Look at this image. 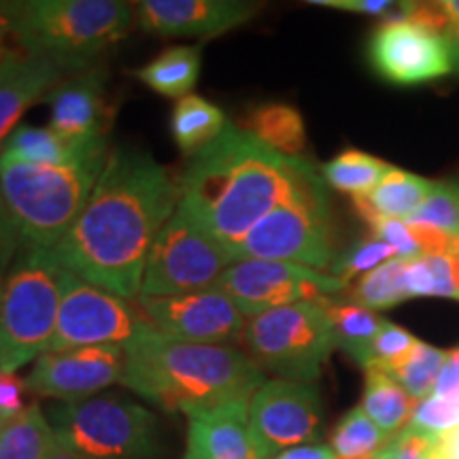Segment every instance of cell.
I'll return each mask as SVG.
<instances>
[{
	"instance_id": "cell-1",
	"label": "cell",
	"mask_w": 459,
	"mask_h": 459,
	"mask_svg": "<svg viewBox=\"0 0 459 459\" xmlns=\"http://www.w3.org/2000/svg\"><path fill=\"white\" fill-rule=\"evenodd\" d=\"M179 181L152 153L115 147L71 230L51 247L62 271L136 300L147 255L179 204Z\"/></svg>"
},
{
	"instance_id": "cell-2",
	"label": "cell",
	"mask_w": 459,
	"mask_h": 459,
	"mask_svg": "<svg viewBox=\"0 0 459 459\" xmlns=\"http://www.w3.org/2000/svg\"><path fill=\"white\" fill-rule=\"evenodd\" d=\"M311 166L281 156L240 126L228 124L211 145L189 158L179 179V204L234 254Z\"/></svg>"
},
{
	"instance_id": "cell-3",
	"label": "cell",
	"mask_w": 459,
	"mask_h": 459,
	"mask_svg": "<svg viewBox=\"0 0 459 459\" xmlns=\"http://www.w3.org/2000/svg\"><path fill=\"white\" fill-rule=\"evenodd\" d=\"M266 381L260 366L230 344L175 341L153 325L124 344L119 383L166 412L187 417L230 402H249Z\"/></svg>"
},
{
	"instance_id": "cell-4",
	"label": "cell",
	"mask_w": 459,
	"mask_h": 459,
	"mask_svg": "<svg viewBox=\"0 0 459 459\" xmlns=\"http://www.w3.org/2000/svg\"><path fill=\"white\" fill-rule=\"evenodd\" d=\"M111 147H100L65 166L28 164L0 153V192L22 245L51 249L88 203L99 183Z\"/></svg>"
},
{
	"instance_id": "cell-5",
	"label": "cell",
	"mask_w": 459,
	"mask_h": 459,
	"mask_svg": "<svg viewBox=\"0 0 459 459\" xmlns=\"http://www.w3.org/2000/svg\"><path fill=\"white\" fill-rule=\"evenodd\" d=\"M30 54L66 73L96 66L132 30L136 9L122 0H22L4 3Z\"/></svg>"
},
{
	"instance_id": "cell-6",
	"label": "cell",
	"mask_w": 459,
	"mask_h": 459,
	"mask_svg": "<svg viewBox=\"0 0 459 459\" xmlns=\"http://www.w3.org/2000/svg\"><path fill=\"white\" fill-rule=\"evenodd\" d=\"M62 273L48 249L24 247L0 279V372L15 375L48 351L60 308Z\"/></svg>"
},
{
	"instance_id": "cell-7",
	"label": "cell",
	"mask_w": 459,
	"mask_h": 459,
	"mask_svg": "<svg viewBox=\"0 0 459 459\" xmlns=\"http://www.w3.org/2000/svg\"><path fill=\"white\" fill-rule=\"evenodd\" d=\"M240 260H271L325 271L334 262L332 211L325 181L315 166L296 183L283 203L257 221L234 249Z\"/></svg>"
},
{
	"instance_id": "cell-8",
	"label": "cell",
	"mask_w": 459,
	"mask_h": 459,
	"mask_svg": "<svg viewBox=\"0 0 459 459\" xmlns=\"http://www.w3.org/2000/svg\"><path fill=\"white\" fill-rule=\"evenodd\" d=\"M56 440L94 459H158L164 455L160 419L141 402L105 394L51 409Z\"/></svg>"
},
{
	"instance_id": "cell-9",
	"label": "cell",
	"mask_w": 459,
	"mask_h": 459,
	"mask_svg": "<svg viewBox=\"0 0 459 459\" xmlns=\"http://www.w3.org/2000/svg\"><path fill=\"white\" fill-rule=\"evenodd\" d=\"M247 355L277 378L315 383L336 349L324 302H298L245 319Z\"/></svg>"
},
{
	"instance_id": "cell-10",
	"label": "cell",
	"mask_w": 459,
	"mask_h": 459,
	"mask_svg": "<svg viewBox=\"0 0 459 459\" xmlns=\"http://www.w3.org/2000/svg\"><path fill=\"white\" fill-rule=\"evenodd\" d=\"M232 264L226 247L211 237L187 209L177 204L149 251L139 296L164 298L209 290Z\"/></svg>"
},
{
	"instance_id": "cell-11",
	"label": "cell",
	"mask_w": 459,
	"mask_h": 459,
	"mask_svg": "<svg viewBox=\"0 0 459 459\" xmlns=\"http://www.w3.org/2000/svg\"><path fill=\"white\" fill-rule=\"evenodd\" d=\"M147 325L152 324L143 317L134 300L115 296L65 271L56 332L48 351L124 347Z\"/></svg>"
},
{
	"instance_id": "cell-12",
	"label": "cell",
	"mask_w": 459,
	"mask_h": 459,
	"mask_svg": "<svg viewBox=\"0 0 459 459\" xmlns=\"http://www.w3.org/2000/svg\"><path fill=\"white\" fill-rule=\"evenodd\" d=\"M213 287L237 304L245 317H254L298 302H324L344 291L347 283L298 264L240 260L228 266Z\"/></svg>"
},
{
	"instance_id": "cell-13",
	"label": "cell",
	"mask_w": 459,
	"mask_h": 459,
	"mask_svg": "<svg viewBox=\"0 0 459 459\" xmlns=\"http://www.w3.org/2000/svg\"><path fill=\"white\" fill-rule=\"evenodd\" d=\"M324 423L315 383L271 378L249 400V428L264 459L317 440Z\"/></svg>"
},
{
	"instance_id": "cell-14",
	"label": "cell",
	"mask_w": 459,
	"mask_h": 459,
	"mask_svg": "<svg viewBox=\"0 0 459 459\" xmlns=\"http://www.w3.org/2000/svg\"><path fill=\"white\" fill-rule=\"evenodd\" d=\"M370 66L389 83L415 85L455 71V57L445 37L406 15L387 20L372 32Z\"/></svg>"
},
{
	"instance_id": "cell-15",
	"label": "cell",
	"mask_w": 459,
	"mask_h": 459,
	"mask_svg": "<svg viewBox=\"0 0 459 459\" xmlns=\"http://www.w3.org/2000/svg\"><path fill=\"white\" fill-rule=\"evenodd\" d=\"M136 307L160 334L183 342L226 344L240 341L245 315L215 287L192 294L136 298Z\"/></svg>"
},
{
	"instance_id": "cell-16",
	"label": "cell",
	"mask_w": 459,
	"mask_h": 459,
	"mask_svg": "<svg viewBox=\"0 0 459 459\" xmlns=\"http://www.w3.org/2000/svg\"><path fill=\"white\" fill-rule=\"evenodd\" d=\"M124 372V347H83L45 351L34 361L26 389L39 398L79 402L99 395Z\"/></svg>"
},
{
	"instance_id": "cell-17",
	"label": "cell",
	"mask_w": 459,
	"mask_h": 459,
	"mask_svg": "<svg viewBox=\"0 0 459 459\" xmlns=\"http://www.w3.org/2000/svg\"><path fill=\"white\" fill-rule=\"evenodd\" d=\"M260 3L245 0H143L136 24L158 37H220L254 20Z\"/></svg>"
},
{
	"instance_id": "cell-18",
	"label": "cell",
	"mask_w": 459,
	"mask_h": 459,
	"mask_svg": "<svg viewBox=\"0 0 459 459\" xmlns=\"http://www.w3.org/2000/svg\"><path fill=\"white\" fill-rule=\"evenodd\" d=\"M49 128L77 145L105 143L113 122V108L107 99L105 68L91 66L74 73L49 94Z\"/></svg>"
},
{
	"instance_id": "cell-19",
	"label": "cell",
	"mask_w": 459,
	"mask_h": 459,
	"mask_svg": "<svg viewBox=\"0 0 459 459\" xmlns=\"http://www.w3.org/2000/svg\"><path fill=\"white\" fill-rule=\"evenodd\" d=\"M183 459H264L251 436L249 402L189 412Z\"/></svg>"
},
{
	"instance_id": "cell-20",
	"label": "cell",
	"mask_w": 459,
	"mask_h": 459,
	"mask_svg": "<svg viewBox=\"0 0 459 459\" xmlns=\"http://www.w3.org/2000/svg\"><path fill=\"white\" fill-rule=\"evenodd\" d=\"M65 68L48 57L28 56L0 77V152L20 126L22 115L65 82Z\"/></svg>"
},
{
	"instance_id": "cell-21",
	"label": "cell",
	"mask_w": 459,
	"mask_h": 459,
	"mask_svg": "<svg viewBox=\"0 0 459 459\" xmlns=\"http://www.w3.org/2000/svg\"><path fill=\"white\" fill-rule=\"evenodd\" d=\"M432 187V181L394 166L370 194L353 198V204L366 223H372L378 217L406 221L415 215L423 200L429 196Z\"/></svg>"
},
{
	"instance_id": "cell-22",
	"label": "cell",
	"mask_w": 459,
	"mask_h": 459,
	"mask_svg": "<svg viewBox=\"0 0 459 459\" xmlns=\"http://www.w3.org/2000/svg\"><path fill=\"white\" fill-rule=\"evenodd\" d=\"M366 370L361 411L377 423L383 434L395 436L411 423L417 400L389 372L368 366Z\"/></svg>"
},
{
	"instance_id": "cell-23",
	"label": "cell",
	"mask_w": 459,
	"mask_h": 459,
	"mask_svg": "<svg viewBox=\"0 0 459 459\" xmlns=\"http://www.w3.org/2000/svg\"><path fill=\"white\" fill-rule=\"evenodd\" d=\"M200 66H203L200 48L177 45L164 49L152 62L141 66L136 71V79L164 99L181 100L192 94L194 85L198 83Z\"/></svg>"
},
{
	"instance_id": "cell-24",
	"label": "cell",
	"mask_w": 459,
	"mask_h": 459,
	"mask_svg": "<svg viewBox=\"0 0 459 459\" xmlns=\"http://www.w3.org/2000/svg\"><path fill=\"white\" fill-rule=\"evenodd\" d=\"M243 130L287 158H300L307 147V128L302 115L285 102H264L251 108L245 117Z\"/></svg>"
},
{
	"instance_id": "cell-25",
	"label": "cell",
	"mask_w": 459,
	"mask_h": 459,
	"mask_svg": "<svg viewBox=\"0 0 459 459\" xmlns=\"http://www.w3.org/2000/svg\"><path fill=\"white\" fill-rule=\"evenodd\" d=\"M107 145V141L94 143V145H77V143H71L51 128L20 124L13 134L9 136V141L4 143V149L0 153H7V156L28 164L65 166Z\"/></svg>"
},
{
	"instance_id": "cell-26",
	"label": "cell",
	"mask_w": 459,
	"mask_h": 459,
	"mask_svg": "<svg viewBox=\"0 0 459 459\" xmlns=\"http://www.w3.org/2000/svg\"><path fill=\"white\" fill-rule=\"evenodd\" d=\"M228 124L226 113L198 94H189L177 100L170 115L172 139L189 158L211 145L226 130Z\"/></svg>"
},
{
	"instance_id": "cell-27",
	"label": "cell",
	"mask_w": 459,
	"mask_h": 459,
	"mask_svg": "<svg viewBox=\"0 0 459 459\" xmlns=\"http://www.w3.org/2000/svg\"><path fill=\"white\" fill-rule=\"evenodd\" d=\"M56 443L54 428L39 404L0 419V459H49Z\"/></svg>"
},
{
	"instance_id": "cell-28",
	"label": "cell",
	"mask_w": 459,
	"mask_h": 459,
	"mask_svg": "<svg viewBox=\"0 0 459 459\" xmlns=\"http://www.w3.org/2000/svg\"><path fill=\"white\" fill-rule=\"evenodd\" d=\"M324 307L328 311L332 330H334L336 347L347 351L361 368H366L372 341L377 338L385 319L351 300L336 302L334 298H325Z\"/></svg>"
},
{
	"instance_id": "cell-29",
	"label": "cell",
	"mask_w": 459,
	"mask_h": 459,
	"mask_svg": "<svg viewBox=\"0 0 459 459\" xmlns=\"http://www.w3.org/2000/svg\"><path fill=\"white\" fill-rule=\"evenodd\" d=\"M392 169L394 166L385 160L358 152V149H347L321 169V177L338 192L361 198L370 194Z\"/></svg>"
},
{
	"instance_id": "cell-30",
	"label": "cell",
	"mask_w": 459,
	"mask_h": 459,
	"mask_svg": "<svg viewBox=\"0 0 459 459\" xmlns=\"http://www.w3.org/2000/svg\"><path fill=\"white\" fill-rule=\"evenodd\" d=\"M406 262L394 257L375 271L361 274L358 283L353 285L349 300L370 311L395 307V304L411 300L409 285H406Z\"/></svg>"
},
{
	"instance_id": "cell-31",
	"label": "cell",
	"mask_w": 459,
	"mask_h": 459,
	"mask_svg": "<svg viewBox=\"0 0 459 459\" xmlns=\"http://www.w3.org/2000/svg\"><path fill=\"white\" fill-rule=\"evenodd\" d=\"M446 359H449V351H443V349H436L432 344L419 341L409 358L402 361V366H398L394 372H389V375H392L412 398L421 402L434 394L436 381H438Z\"/></svg>"
},
{
	"instance_id": "cell-32",
	"label": "cell",
	"mask_w": 459,
	"mask_h": 459,
	"mask_svg": "<svg viewBox=\"0 0 459 459\" xmlns=\"http://www.w3.org/2000/svg\"><path fill=\"white\" fill-rule=\"evenodd\" d=\"M389 436L378 429L372 419L358 409L344 415L332 434V451L336 457H375L385 446Z\"/></svg>"
},
{
	"instance_id": "cell-33",
	"label": "cell",
	"mask_w": 459,
	"mask_h": 459,
	"mask_svg": "<svg viewBox=\"0 0 459 459\" xmlns=\"http://www.w3.org/2000/svg\"><path fill=\"white\" fill-rule=\"evenodd\" d=\"M406 285L411 298L429 296L459 300L449 255H421L406 262Z\"/></svg>"
},
{
	"instance_id": "cell-34",
	"label": "cell",
	"mask_w": 459,
	"mask_h": 459,
	"mask_svg": "<svg viewBox=\"0 0 459 459\" xmlns=\"http://www.w3.org/2000/svg\"><path fill=\"white\" fill-rule=\"evenodd\" d=\"M406 223H421L449 234L451 238H459V183H434L429 196Z\"/></svg>"
},
{
	"instance_id": "cell-35",
	"label": "cell",
	"mask_w": 459,
	"mask_h": 459,
	"mask_svg": "<svg viewBox=\"0 0 459 459\" xmlns=\"http://www.w3.org/2000/svg\"><path fill=\"white\" fill-rule=\"evenodd\" d=\"M395 251L392 247L381 243L377 238H366L359 240L358 245H353L351 249L344 251V254L338 257V260L332 262V277L341 279L342 283H349V281L358 277V274H366L375 268L381 266L389 260H394Z\"/></svg>"
},
{
	"instance_id": "cell-36",
	"label": "cell",
	"mask_w": 459,
	"mask_h": 459,
	"mask_svg": "<svg viewBox=\"0 0 459 459\" xmlns=\"http://www.w3.org/2000/svg\"><path fill=\"white\" fill-rule=\"evenodd\" d=\"M419 338L412 336L409 330L400 328V325L392 324V321L385 319V324L381 325L375 341H372L370 355H368V366H377V368L394 372L402 361L409 358L412 349L417 347Z\"/></svg>"
},
{
	"instance_id": "cell-37",
	"label": "cell",
	"mask_w": 459,
	"mask_h": 459,
	"mask_svg": "<svg viewBox=\"0 0 459 459\" xmlns=\"http://www.w3.org/2000/svg\"><path fill=\"white\" fill-rule=\"evenodd\" d=\"M429 436H438L459 426V395H429L417 402L409 423Z\"/></svg>"
},
{
	"instance_id": "cell-38",
	"label": "cell",
	"mask_w": 459,
	"mask_h": 459,
	"mask_svg": "<svg viewBox=\"0 0 459 459\" xmlns=\"http://www.w3.org/2000/svg\"><path fill=\"white\" fill-rule=\"evenodd\" d=\"M434 440L421 429L406 426L387 440L385 446L377 453L375 459H436L434 457Z\"/></svg>"
},
{
	"instance_id": "cell-39",
	"label": "cell",
	"mask_w": 459,
	"mask_h": 459,
	"mask_svg": "<svg viewBox=\"0 0 459 459\" xmlns=\"http://www.w3.org/2000/svg\"><path fill=\"white\" fill-rule=\"evenodd\" d=\"M368 226L372 230V234H375V238L392 247L395 251V257H400V260H415V257L423 255L421 247L417 245V240L411 234L406 221L378 217V220L368 223Z\"/></svg>"
},
{
	"instance_id": "cell-40",
	"label": "cell",
	"mask_w": 459,
	"mask_h": 459,
	"mask_svg": "<svg viewBox=\"0 0 459 459\" xmlns=\"http://www.w3.org/2000/svg\"><path fill=\"white\" fill-rule=\"evenodd\" d=\"M28 56H32L30 49L22 41L15 22L4 9V3H0V77L15 65H20L22 60H26Z\"/></svg>"
},
{
	"instance_id": "cell-41",
	"label": "cell",
	"mask_w": 459,
	"mask_h": 459,
	"mask_svg": "<svg viewBox=\"0 0 459 459\" xmlns=\"http://www.w3.org/2000/svg\"><path fill=\"white\" fill-rule=\"evenodd\" d=\"M22 237L17 230L13 217H11L7 203H4L3 192H0V279L9 271L11 262H13L15 251L20 249Z\"/></svg>"
},
{
	"instance_id": "cell-42",
	"label": "cell",
	"mask_w": 459,
	"mask_h": 459,
	"mask_svg": "<svg viewBox=\"0 0 459 459\" xmlns=\"http://www.w3.org/2000/svg\"><path fill=\"white\" fill-rule=\"evenodd\" d=\"M24 392H28L24 378L0 372V419L13 417L26 409Z\"/></svg>"
},
{
	"instance_id": "cell-43",
	"label": "cell",
	"mask_w": 459,
	"mask_h": 459,
	"mask_svg": "<svg viewBox=\"0 0 459 459\" xmlns=\"http://www.w3.org/2000/svg\"><path fill=\"white\" fill-rule=\"evenodd\" d=\"M313 4L338 11H351V13L383 15L389 13L394 3H389V0H313Z\"/></svg>"
},
{
	"instance_id": "cell-44",
	"label": "cell",
	"mask_w": 459,
	"mask_h": 459,
	"mask_svg": "<svg viewBox=\"0 0 459 459\" xmlns=\"http://www.w3.org/2000/svg\"><path fill=\"white\" fill-rule=\"evenodd\" d=\"M274 459H338L336 453L328 445H302L294 449L283 451Z\"/></svg>"
},
{
	"instance_id": "cell-45",
	"label": "cell",
	"mask_w": 459,
	"mask_h": 459,
	"mask_svg": "<svg viewBox=\"0 0 459 459\" xmlns=\"http://www.w3.org/2000/svg\"><path fill=\"white\" fill-rule=\"evenodd\" d=\"M436 459H459V426L436 436L434 440Z\"/></svg>"
},
{
	"instance_id": "cell-46",
	"label": "cell",
	"mask_w": 459,
	"mask_h": 459,
	"mask_svg": "<svg viewBox=\"0 0 459 459\" xmlns=\"http://www.w3.org/2000/svg\"><path fill=\"white\" fill-rule=\"evenodd\" d=\"M49 459H94V457L82 455V453L71 451V449H68V446L60 445V443H56V446H54V451H51Z\"/></svg>"
},
{
	"instance_id": "cell-47",
	"label": "cell",
	"mask_w": 459,
	"mask_h": 459,
	"mask_svg": "<svg viewBox=\"0 0 459 459\" xmlns=\"http://www.w3.org/2000/svg\"><path fill=\"white\" fill-rule=\"evenodd\" d=\"M449 260H451V266H453V277H455V287L459 291V238L453 240V247L449 254Z\"/></svg>"
},
{
	"instance_id": "cell-48",
	"label": "cell",
	"mask_w": 459,
	"mask_h": 459,
	"mask_svg": "<svg viewBox=\"0 0 459 459\" xmlns=\"http://www.w3.org/2000/svg\"><path fill=\"white\" fill-rule=\"evenodd\" d=\"M445 9L449 11L451 15H457L459 17V0H451V3H443Z\"/></svg>"
},
{
	"instance_id": "cell-49",
	"label": "cell",
	"mask_w": 459,
	"mask_h": 459,
	"mask_svg": "<svg viewBox=\"0 0 459 459\" xmlns=\"http://www.w3.org/2000/svg\"><path fill=\"white\" fill-rule=\"evenodd\" d=\"M449 361L455 368H459V349H453V351H449Z\"/></svg>"
}]
</instances>
